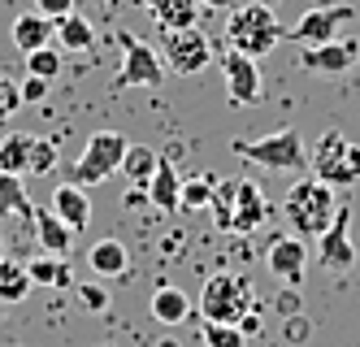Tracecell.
Returning a JSON list of instances; mask_svg holds the SVG:
<instances>
[{
    "mask_svg": "<svg viewBox=\"0 0 360 347\" xmlns=\"http://www.w3.org/2000/svg\"><path fill=\"white\" fill-rule=\"evenodd\" d=\"M200 5H204V9H230L235 0H200Z\"/></svg>",
    "mask_w": 360,
    "mask_h": 347,
    "instance_id": "obj_39",
    "label": "cell"
},
{
    "mask_svg": "<svg viewBox=\"0 0 360 347\" xmlns=\"http://www.w3.org/2000/svg\"><path fill=\"white\" fill-rule=\"evenodd\" d=\"M157 165H161V156L152 152V148H143V144H131L126 156H122V174H126L131 187H148L152 174H157Z\"/></svg>",
    "mask_w": 360,
    "mask_h": 347,
    "instance_id": "obj_25",
    "label": "cell"
},
{
    "mask_svg": "<svg viewBox=\"0 0 360 347\" xmlns=\"http://www.w3.org/2000/svg\"><path fill=\"white\" fill-rule=\"evenodd\" d=\"M87 265H91V274H100V278H122L126 270H131V252H126L122 239L109 234V239H100V244H91Z\"/></svg>",
    "mask_w": 360,
    "mask_h": 347,
    "instance_id": "obj_20",
    "label": "cell"
},
{
    "mask_svg": "<svg viewBox=\"0 0 360 347\" xmlns=\"http://www.w3.org/2000/svg\"><path fill=\"white\" fill-rule=\"evenodd\" d=\"M239 330H243V339H252L256 330H261V313H256V308H252V313L243 317V322H239Z\"/></svg>",
    "mask_w": 360,
    "mask_h": 347,
    "instance_id": "obj_36",
    "label": "cell"
},
{
    "mask_svg": "<svg viewBox=\"0 0 360 347\" xmlns=\"http://www.w3.org/2000/svg\"><path fill=\"white\" fill-rule=\"evenodd\" d=\"M148 308H152V317H157L161 326H183L187 317H191V300H187L178 286H157V291H152V304H148Z\"/></svg>",
    "mask_w": 360,
    "mask_h": 347,
    "instance_id": "obj_23",
    "label": "cell"
},
{
    "mask_svg": "<svg viewBox=\"0 0 360 347\" xmlns=\"http://www.w3.org/2000/svg\"><path fill=\"white\" fill-rule=\"evenodd\" d=\"M139 204H152L148 200V187H131V191H126V208H139Z\"/></svg>",
    "mask_w": 360,
    "mask_h": 347,
    "instance_id": "obj_37",
    "label": "cell"
},
{
    "mask_svg": "<svg viewBox=\"0 0 360 347\" xmlns=\"http://www.w3.org/2000/svg\"><path fill=\"white\" fill-rule=\"evenodd\" d=\"M152 13V22L161 31H187V26H200V0H135Z\"/></svg>",
    "mask_w": 360,
    "mask_h": 347,
    "instance_id": "obj_16",
    "label": "cell"
},
{
    "mask_svg": "<svg viewBox=\"0 0 360 347\" xmlns=\"http://www.w3.org/2000/svg\"><path fill=\"white\" fill-rule=\"evenodd\" d=\"M31 226H35V239H39V248H44L48 256H65V252L74 248V230L57 217L53 208H35Z\"/></svg>",
    "mask_w": 360,
    "mask_h": 347,
    "instance_id": "obj_18",
    "label": "cell"
},
{
    "mask_svg": "<svg viewBox=\"0 0 360 347\" xmlns=\"http://www.w3.org/2000/svg\"><path fill=\"white\" fill-rule=\"evenodd\" d=\"M161 347H178V343H161Z\"/></svg>",
    "mask_w": 360,
    "mask_h": 347,
    "instance_id": "obj_44",
    "label": "cell"
},
{
    "mask_svg": "<svg viewBox=\"0 0 360 347\" xmlns=\"http://www.w3.org/2000/svg\"><path fill=\"white\" fill-rule=\"evenodd\" d=\"M235 156H243L248 165H261V170H274V174H300L308 165V152H304V139L295 126H282L274 135H261V139H235L230 144Z\"/></svg>",
    "mask_w": 360,
    "mask_h": 347,
    "instance_id": "obj_3",
    "label": "cell"
},
{
    "mask_svg": "<svg viewBox=\"0 0 360 347\" xmlns=\"http://www.w3.org/2000/svg\"><path fill=\"white\" fill-rule=\"evenodd\" d=\"M0 217H35L27 200V182L18 174H0Z\"/></svg>",
    "mask_w": 360,
    "mask_h": 347,
    "instance_id": "obj_27",
    "label": "cell"
},
{
    "mask_svg": "<svg viewBox=\"0 0 360 347\" xmlns=\"http://www.w3.org/2000/svg\"><path fill=\"white\" fill-rule=\"evenodd\" d=\"M31 274H27V265H18V260H0V304H22L31 296Z\"/></svg>",
    "mask_w": 360,
    "mask_h": 347,
    "instance_id": "obj_26",
    "label": "cell"
},
{
    "mask_svg": "<svg viewBox=\"0 0 360 347\" xmlns=\"http://www.w3.org/2000/svg\"><path fill=\"white\" fill-rule=\"evenodd\" d=\"M252 286L239 274H213L200 291V317L204 322H217V326H239L243 317L252 313Z\"/></svg>",
    "mask_w": 360,
    "mask_h": 347,
    "instance_id": "obj_4",
    "label": "cell"
},
{
    "mask_svg": "<svg viewBox=\"0 0 360 347\" xmlns=\"http://www.w3.org/2000/svg\"><path fill=\"white\" fill-rule=\"evenodd\" d=\"M126 135H117V130H96V135L87 139L83 156L74 161L70 170V182L79 187H96V182H109V174L122 170V156H126Z\"/></svg>",
    "mask_w": 360,
    "mask_h": 347,
    "instance_id": "obj_6",
    "label": "cell"
},
{
    "mask_svg": "<svg viewBox=\"0 0 360 347\" xmlns=\"http://www.w3.org/2000/svg\"><path fill=\"white\" fill-rule=\"evenodd\" d=\"M31 152H35V135L27 130H9L0 139V174H31Z\"/></svg>",
    "mask_w": 360,
    "mask_h": 347,
    "instance_id": "obj_21",
    "label": "cell"
},
{
    "mask_svg": "<svg viewBox=\"0 0 360 347\" xmlns=\"http://www.w3.org/2000/svg\"><path fill=\"white\" fill-rule=\"evenodd\" d=\"M204 347H248L239 326H217V322H204Z\"/></svg>",
    "mask_w": 360,
    "mask_h": 347,
    "instance_id": "obj_30",
    "label": "cell"
},
{
    "mask_svg": "<svg viewBox=\"0 0 360 347\" xmlns=\"http://www.w3.org/2000/svg\"><path fill=\"white\" fill-rule=\"evenodd\" d=\"M308 334V326L300 322V317H291V322H287V339H304Z\"/></svg>",
    "mask_w": 360,
    "mask_h": 347,
    "instance_id": "obj_38",
    "label": "cell"
},
{
    "mask_svg": "<svg viewBox=\"0 0 360 347\" xmlns=\"http://www.w3.org/2000/svg\"><path fill=\"white\" fill-rule=\"evenodd\" d=\"M117 44H122V70H117V92L126 87H161L165 78V57L152 44L135 39L131 31H117Z\"/></svg>",
    "mask_w": 360,
    "mask_h": 347,
    "instance_id": "obj_7",
    "label": "cell"
},
{
    "mask_svg": "<svg viewBox=\"0 0 360 347\" xmlns=\"http://www.w3.org/2000/svg\"><path fill=\"white\" fill-rule=\"evenodd\" d=\"M256 5H269V9H274V5H278V0H256Z\"/></svg>",
    "mask_w": 360,
    "mask_h": 347,
    "instance_id": "obj_40",
    "label": "cell"
},
{
    "mask_svg": "<svg viewBox=\"0 0 360 347\" xmlns=\"http://www.w3.org/2000/svg\"><path fill=\"white\" fill-rule=\"evenodd\" d=\"M161 57H165V70L191 78L200 70H209L213 44H209V35H204L200 26H187V31H161Z\"/></svg>",
    "mask_w": 360,
    "mask_h": 347,
    "instance_id": "obj_8",
    "label": "cell"
},
{
    "mask_svg": "<svg viewBox=\"0 0 360 347\" xmlns=\"http://www.w3.org/2000/svg\"><path fill=\"white\" fill-rule=\"evenodd\" d=\"M282 213H287V222L295 226L300 239H321L334 222V187L321 182V178H300L287 196H282Z\"/></svg>",
    "mask_w": 360,
    "mask_h": 347,
    "instance_id": "obj_1",
    "label": "cell"
},
{
    "mask_svg": "<svg viewBox=\"0 0 360 347\" xmlns=\"http://www.w3.org/2000/svg\"><path fill=\"white\" fill-rule=\"evenodd\" d=\"M317 256H321L326 270H352V265H356V244H352V208H347V204H339V213H334L330 230L321 234Z\"/></svg>",
    "mask_w": 360,
    "mask_h": 347,
    "instance_id": "obj_10",
    "label": "cell"
},
{
    "mask_svg": "<svg viewBox=\"0 0 360 347\" xmlns=\"http://www.w3.org/2000/svg\"><path fill=\"white\" fill-rule=\"evenodd\" d=\"M356 57H360V44H352V39H330V44L304 48L300 52V65L308 74H343V70L356 65Z\"/></svg>",
    "mask_w": 360,
    "mask_h": 347,
    "instance_id": "obj_13",
    "label": "cell"
},
{
    "mask_svg": "<svg viewBox=\"0 0 360 347\" xmlns=\"http://www.w3.org/2000/svg\"><path fill=\"white\" fill-rule=\"evenodd\" d=\"M27 70L35 74V78H53L61 74V48L57 44H48V48H35V52H27Z\"/></svg>",
    "mask_w": 360,
    "mask_h": 347,
    "instance_id": "obj_28",
    "label": "cell"
},
{
    "mask_svg": "<svg viewBox=\"0 0 360 347\" xmlns=\"http://www.w3.org/2000/svg\"><path fill=\"white\" fill-rule=\"evenodd\" d=\"M105 5H122V0H105Z\"/></svg>",
    "mask_w": 360,
    "mask_h": 347,
    "instance_id": "obj_43",
    "label": "cell"
},
{
    "mask_svg": "<svg viewBox=\"0 0 360 347\" xmlns=\"http://www.w3.org/2000/svg\"><path fill=\"white\" fill-rule=\"evenodd\" d=\"M269 274L282 282V286H300V278H304V270H308V244L300 234H282V239H274L269 244Z\"/></svg>",
    "mask_w": 360,
    "mask_h": 347,
    "instance_id": "obj_12",
    "label": "cell"
},
{
    "mask_svg": "<svg viewBox=\"0 0 360 347\" xmlns=\"http://www.w3.org/2000/svg\"><path fill=\"white\" fill-rule=\"evenodd\" d=\"M356 18L352 5H313L300 22H295V31H287L295 44L304 48H313V44H330V39H339V31Z\"/></svg>",
    "mask_w": 360,
    "mask_h": 347,
    "instance_id": "obj_9",
    "label": "cell"
},
{
    "mask_svg": "<svg viewBox=\"0 0 360 347\" xmlns=\"http://www.w3.org/2000/svg\"><path fill=\"white\" fill-rule=\"evenodd\" d=\"M221 70H226V92H230V104L235 109H248V104L261 96V65H256L252 57H243V52L230 48L221 57Z\"/></svg>",
    "mask_w": 360,
    "mask_h": 347,
    "instance_id": "obj_11",
    "label": "cell"
},
{
    "mask_svg": "<svg viewBox=\"0 0 360 347\" xmlns=\"http://www.w3.org/2000/svg\"><path fill=\"white\" fill-rule=\"evenodd\" d=\"M0 322H5V304H0Z\"/></svg>",
    "mask_w": 360,
    "mask_h": 347,
    "instance_id": "obj_42",
    "label": "cell"
},
{
    "mask_svg": "<svg viewBox=\"0 0 360 347\" xmlns=\"http://www.w3.org/2000/svg\"><path fill=\"white\" fill-rule=\"evenodd\" d=\"M9 39H13V48L27 57V52H35V48H48L53 44V22H48L44 13H18L13 18V26H9Z\"/></svg>",
    "mask_w": 360,
    "mask_h": 347,
    "instance_id": "obj_17",
    "label": "cell"
},
{
    "mask_svg": "<svg viewBox=\"0 0 360 347\" xmlns=\"http://www.w3.org/2000/svg\"><path fill=\"white\" fill-rule=\"evenodd\" d=\"M27 274H31V282L35 286H57V291H65V286H74V270L65 265V256H35L31 265H27Z\"/></svg>",
    "mask_w": 360,
    "mask_h": 347,
    "instance_id": "obj_24",
    "label": "cell"
},
{
    "mask_svg": "<svg viewBox=\"0 0 360 347\" xmlns=\"http://www.w3.org/2000/svg\"><path fill=\"white\" fill-rule=\"evenodd\" d=\"M35 13H44L48 22H61L74 13V0H35Z\"/></svg>",
    "mask_w": 360,
    "mask_h": 347,
    "instance_id": "obj_34",
    "label": "cell"
},
{
    "mask_svg": "<svg viewBox=\"0 0 360 347\" xmlns=\"http://www.w3.org/2000/svg\"><path fill=\"white\" fill-rule=\"evenodd\" d=\"M53 165H57V144L53 139H35V152H31V174H53Z\"/></svg>",
    "mask_w": 360,
    "mask_h": 347,
    "instance_id": "obj_32",
    "label": "cell"
},
{
    "mask_svg": "<svg viewBox=\"0 0 360 347\" xmlns=\"http://www.w3.org/2000/svg\"><path fill=\"white\" fill-rule=\"evenodd\" d=\"M148 200H152V208H161V213H178L183 208V178H178V170L161 156V165H157V174H152V182H148Z\"/></svg>",
    "mask_w": 360,
    "mask_h": 347,
    "instance_id": "obj_19",
    "label": "cell"
},
{
    "mask_svg": "<svg viewBox=\"0 0 360 347\" xmlns=\"http://www.w3.org/2000/svg\"><path fill=\"white\" fill-rule=\"evenodd\" d=\"M53 44L57 48H65V52H87L91 44H96V26L74 9L70 18H61V22H53Z\"/></svg>",
    "mask_w": 360,
    "mask_h": 347,
    "instance_id": "obj_22",
    "label": "cell"
},
{
    "mask_svg": "<svg viewBox=\"0 0 360 347\" xmlns=\"http://www.w3.org/2000/svg\"><path fill=\"white\" fill-rule=\"evenodd\" d=\"M213 191H217L213 178H204V174H200V178H187V182H183V208H187V213L209 208V204H213Z\"/></svg>",
    "mask_w": 360,
    "mask_h": 347,
    "instance_id": "obj_29",
    "label": "cell"
},
{
    "mask_svg": "<svg viewBox=\"0 0 360 347\" xmlns=\"http://www.w3.org/2000/svg\"><path fill=\"white\" fill-rule=\"evenodd\" d=\"M48 208H53L74 234H83L91 226V200H87V187H79V182H61L53 191V204Z\"/></svg>",
    "mask_w": 360,
    "mask_h": 347,
    "instance_id": "obj_15",
    "label": "cell"
},
{
    "mask_svg": "<svg viewBox=\"0 0 360 347\" xmlns=\"http://www.w3.org/2000/svg\"><path fill=\"white\" fill-rule=\"evenodd\" d=\"M226 39H230V48H235V52H243V57H252V61H261L265 52H274L282 39H287V26L274 18L269 5H256V0H252V5H243V9L230 13Z\"/></svg>",
    "mask_w": 360,
    "mask_h": 347,
    "instance_id": "obj_2",
    "label": "cell"
},
{
    "mask_svg": "<svg viewBox=\"0 0 360 347\" xmlns=\"http://www.w3.org/2000/svg\"><path fill=\"white\" fill-rule=\"evenodd\" d=\"M265 217H269V200L261 196V187L239 178L235 182V217H230V230H235V234H252L256 226H265Z\"/></svg>",
    "mask_w": 360,
    "mask_h": 347,
    "instance_id": "obj_14",
    "label": "cell"
},
{
    "mask_svg": "<svg viewBox=\"0 0 360 347\" xmlns=\"http://www.w3.org/2000/svg\"><path fill=\"white\" fill-rule=\"evenodd\" d=\"M308 165H313V178L330 182L334 191L339 187H356L360 182V144H352L343 130H326L313 156H308Z\"/></svg>",
    "mask_w": 360,
    "mask_h": 347,
    "instance_id": "obj_5",
    "label": "cell"
},
{
    "mask_svg": "<svg viewBox=\"0 0 360 347\" xmlns=\"http://www.w3.org/2000/svg\"><path fill=\"white\" fill-rule=\"evenodd\" d=\"M74 291H79V304L87 313H109V291L100 286V282H79Z\"/></svg>",
    "mask_w": 360,
    "mask_h": 347,
    "instance_id": "obj_31",
    "label": "cell"
},
{
    "mask_svg": "<svg viewBox=\"0 0 360 347\" xmlns=\"http://www.w3.org/2000/svg\"><path fill=\"white\" fill-rule=\"evenodd\" d=\"M22 109V87L13 83V78H5V74H0V122H5V118H13Z\"/></svg>",
    "mask_w": 360,
    "mask_h": 347,
    "instance_id": "obj_33",
    "label": "cell"
},
{
    "mask_svg": "<svg viewBox=\"0 0 360 347\" xmlns=\"http://www.w3.org/2000/svg\"><path fill=\"white\" fill-rule=\"evenodd\" d=\"M44 96H48V78L27 74V83H22V104H39Z\"/></svg>",
    "mask_w": 360,
    "mask_h": 347,
    "instance_id": "obj_35",
    "label": "cell"
},
{
    "mask_svg": "<svg viewBox=\"0 0 360 347\" xmlns=\"http://www.w3.org/2000/svg\"><path fill=\"white\" fill-rule=\"evenodd\" d=\"M0 260H5V239H0Z\"/></svg>",
    "mask_w": 360,
    "mask_h": 347,
    "instance_id": "obj_41",
    "label": "cell"
}]
</instances>
